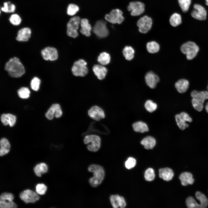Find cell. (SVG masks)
<instances>
[{
	"label": "cell",
	"mask_w": 208,
	"mask_h": 208,
	"mask_svg": "<svg viewBox=\"0 0 208 208\" xmlns=\"http://www.w3.org/2000/svg\"><path fill=\"white\" fill-rule=\"evenodd\" d=\"M5 68L9 75L14 77H20L25 73L23 66L16 57L10 59L6 64Z\"/></svg>",
	"instance_id": "1"
},
{
	"label": "cell",
	"mask_w": 208,
	"mask_h": 208,
	"mask_svg": "<svg viewBox=\"0 0 208 208\" xmlns=\"http://www.w3.org/2000/svg\"><path fill=\"white\" fill-rule=\"evenodd\" d=\"M88 170L94 173V176L90 179L89 182L92 187H96L101 183L104 179L105 172L103 168L100 166L93 164L89 166Z\"/></svg>",
	"instance_id": "2"
},
{
	"label": "cell",
	"mask_w": 208,
	"mask_h": 208,
	"mask_svg": "<svg viewBox=\"0 0 208 208\" xmlns=\"http://www.w3.org/2000/svg\"><path fill=\"white\" fill-rule=\"evenodd\" d=\"M182 52L186 55L188 60H191L194 58L199 50V48L194 42L189 41L183 44L181 47Z\"/></svg>",
	"instance_id": "3"
},
{
	"label": "cell",
	"mask_w": 208,
	"mask_h": 208,
	"mask_svg": "<svg viewBox=\"0 0 208 208\" xmlns=\"http://www.w3.org/2000/svg\"><path fill=\"white\" fill-rule=\"evenodd\" d=\"M83 141L85 144L88 145L87 148L88 150L91 151H97L101 146V139L96 135H87L85 137Z\"/></svg>",
	"instance_id": "4"
},
{
	"label": "cell",
	"mask_w": 208,
	"mask_h": 208,
	"mask_svg": "<svg viewBox=\"0 0 208 208\" xmlns=\"http://www.w3.org/2000/svg\"><path fill=\"white\" fill-rule=\"evenodd\" d=\"M80 21L78 16H75L70 19L67 24V33L69 36L75 38L78 36L77 30Z\"/></svg>",
	"instance_id": "5"
},
{
	"label": "cell",
	"mask_w": 208,
	"mask_h": 208,
	"mask_svg": "<svg viewBox=\"0 0 208 208\" xmlns=\"http://www.w3.org/2000/svg\"><path fill=\"white\" fill-rule=\"evenodd\" d=\"M105 19L107 21L112 24H121L124 21V17L123 12L118 9L112 10L109 14L105 16Z\"/></svg>",
	"instance_id": "6"
},
{
	"label": "cell",
	"mask_w": 208,
	"mask_h": 208,
	"mask_svg": "<svg viewBox=\"0 0 208 208\" xmlns=\"http://www.w3.org/2000/svg\"><path fill=\"white\" fill-rule=\"evenodd\" d=\"M86 65V62L82 59H80L75 62L72 69L73 74L77 76H85L88 72Z\"/></svg>",
	"instance_id": "7"
},
{
	"label": "cell",
	"mask_w": 208,
	"mask_h": 208,
	"mask_svg": "<svg viewBox=\"0 0 208 208\" xmlns=\"http://www.w3.org/2000/svg\"><path fill=\"white\" fill-rule=\"evenodd\" d=\"M152 24V18L146 15L141 17L137 22V25L139 28V31L143 34L148 32L151 29Z\"/></svg>",
	"instance_id": "8"
},
{
	"label": "cell",
	"mask_w": 208,
	"mask_h": 208,
	"mask_svg": "<svg viewBox=\"0 0 208 208\" xmlns=\"http://www.w3.org/2000/svg\"><path fill=\"white\" fill-rule=\"evenodd\" d=\"M127 9L130 12L131 15L133 16H139L145 11L144 4L140 1H135L130 2L127 6Z\"/></svg>",
	"instance_id": "9"
},
{
	"label": "cell",
	"mask_w": 208,
	"mask_h": 208,
	"mask_svg": "<svg viewBox=\"0 0 208 208\" xmlns=\"http://www.w3.org/2000/svg\"><path fill=\"white\" fill-rule=\"evenodd\" d=\"M38 193L30 190H24L20 194L21 199L26 203H34L38 200L40 197Z\"/></svg>",
	"instance_id": "10"
},
{
	"label": "cell",
	"mask_w": 208,
	"mask_h": 208,
	"mask_svg": "<svg viewBox=\"0 0 208 208\" xmlns=\"http://www.w3.org/2000/svg\"><path fill=\"white\" fill-rule=\"evenodd\" d=\"M94 33L100 38H104L107 36L109 31L106 26V23L103 20L97 21L93 28Z\"/></svg>",
	"instance_id": "11"
},
{
	"label": "cell",
	"mask_w": 208,
	"mask_h": 208,
	"mask_svg": "<svg viewBox=\"0 0 208 208\" xmlns=\"http://www.w3.org/2000/svg\"><path fill=\"white\" fill-rule=\"evenodd\" d=\"M194 10L191 13V15L193 18L201 21L206 19L207 11L203 7L196 4L194 5Z\"/></svg>",
	"instance_id": "12"
},
{
	"label": "cell",
	"mask_w": 208,
	"mask_h": 208,
	"mask_svg": "<svg viewBox=\"0 0 208 208\" xmlns=\"http://www.w3.org/2000/svg\"><path fill=\"white\" fill-rule=\"evenodd\" d=\"M88 114L89 116L93 119L99 121L105 116L104 112L103 109L97 106L92 107L88 110Z\"/></svg>",
	"instance_id": "13"
},
{
	"label": "cell",
	"mask_w": 208,
	"mask_h": 208,
	"mask_svg": "<svg viewBox=\"0 0 208 208\" xmlns=\"http://www.w3.org/2000/svg\"><path fill=\"white\" fill-rule=\"evenodd\" d=\"M42 56L45 60L54 61L58 58V53L56 49L53 47H48L41 51Z\"/></svg>",
	"instance_id": "14"
},
{
	"label": "cell",
	"mask_w": 208,
	"mask_h": 208,
	"mask_svg": "<svg viewBox=\"0 0 208 208\" xmlns=\"http://www.w3.org/2000/svg\"><path fill=\"white\" fill-rule=\"evenodd\" d=\"M62 112L60 105L58 104H53L46 114V116L48 119L51 120L55 116L56 118L60 117Z\"/></svg>",
	"instance_id": "15"
},
{
	"label": "cell",
	"mask_w": 208,
	"mask_h": 208,
	"mask_svg": "<svg viewBox=\"0 0 208 208\" xmlns=\"http://www.w3.org/2000/svg\"><path fill=\"white\" fill-rule=\"evenodd\" d=\"M145 79L147 85L152 89L155 88L159 80L158 76L152 71H149L146 73Z\"/></svg>",
	"instance_id": "16"
},
{
	"label": "cell",
	"mask_w": 208,
	"mask_h": 208,
	"mask_svg": "<svg viewBox=\"0 0 208 208\" xmlns=\"http://www.w3.org/2000/svg\"><path fill=\"white\" fill-rule=\"evenodd\" d=\"M110 200L112 207L114 208L119 207L124 208L126 205L124 198L118 195H112L110 197Z\"/></svg>",
	"instance_id": "17"
},
{
	"label": "cell",
	"mask_w": 208,
	"mask_h": 208,
	"mask_svg": "<svg viewBox=\"0 0 208 208\" xmlns=\"http://www.w3.org/2000/svg\"><path fill=\"white\" fill-rule=\"evenodd\" d=\"M31 31L28 27L23 28L18 31L16 38L17 40L19 41H26L30 37Z\"/></svg>",
	"instance_id": "18"
},
{
	"label": "cell",
	"mask_w": 208,
	"mask_h": 208,
	"mask_svg": "<svg viewBox=\"0 0 208 208\" xmlns=\"http://www.w3.org/2000/svg\"><path fill=\"white\" fill-rule=\"evenodd\" d=\"M159 176L164 180L168 181L173 178L174 174L173 170L168 168H162L159 171Z\"/></svg>",
	"instance_id": "19"
},
{
	"label": "cell",
	"mask_w": 208,
	"mask_h": 208,
	"mask_svg": "<svg viewBox=\"0 0 208 208\" xmlns=\"http://www.w3.org/2000/svg\"><path fill=\"white\" fill-rule=\"evenodd\" d=\"M80 25L81 27L80 32L86 36H89L91 34L92 27L88 20L86 18L81 19V20Z\"/></svg>",
	"instance_id": "20"
},
{
	"label": "cell",
	"mask_w": 208,
	"mask_h": 208,
	"mask_svg": "<svg viewBox=\"0 0 208 208\" xmlns=\"http://www.w3.org/2000/svg\"><path fill=\"white\" fill-rule=\"evenodd\" d=\"M191 95L192 98L203 104L205 100L208 99V92L206 91L199 92L194 90L191 92Z\"/></svg>",
	"instance_id": "21"
},
{
	"label": "cell",
	"mask_w": 208,
	"mask_h": 208,
	"mask_svg": "<svg viewBox=\"0 0 208 208\" xmlns=\"http://www.w3.org/2000/svg\"><path fill=\"white\" fill-rule=\"evenodd\" d=\"M93 70L98 79L102 80L105 77L107 72V69L100 65H95L93 68Z\"/></svg>",
	"instance_id": "22"
},
{
	"label": "cell",
	"mask_w": 208,
	"mask_h": 208,
	"mask_svg": "<svg viewBox=\"0 0 208 208\" xmlns=\"http://www.w3.org/2000/svg\"><path fill=\"white\" fill-rule=\"evenodd\" d=\"M179 179L181 180V184L183 186L192 184L194 181L192 174L187 172L182 173L179 176Z\"/></svg>",
	"instance_id": "23"
},
{
	"label": "cell",
	"mask_w": 208,
	"mask_h": 208,
	"mask_svg": "<svg viewBox=\"0 0 208 208\" xmlns=\"http://www.w3.org/2000/svg\"><path fill=\"white\" fill-rule=\"evenodd\" d=\"M189 83L188 81L184 79L179 80L176 82L175 86L177 91L180 93L186 92L189 88Z\"/></svg>",
	"instance_id": "24"
},
{
	"label": "cell",
	"mask_w": 208,
	"mask_h": 208,
	"mask_svg": "<svg viewBox=\"0 0 208 208\" xmlns=\"http://www.w3.org/2000/svg\"><path fill=\"white\" fill-rule=\"evenodd\" d=\"M16 120L15 116L10 114H3L1 116V121L5 125H9L12 127L14 125Z\"/></svg>",
	"instance_id": "25"
},
{
	"label": "cell",
	"mask_w": 208,
	"mask_h": 208,
	"mask_svg": "<svg viewBox=\"0 0 208 208\" xmlns=\"http://www.w3.org/2000/svg\"><path fill=\"white\" fill-rule=\"evenodd\" d=\"M141 144L146 149H152L155 146L156 141L155 138L152 136H148L142 140Z\"/></svg>",
	"instance_id": "26"
},
{
	"label": "cell",
	"mask_w": 208,
	"mask_h": 208,
	"mask_svg": "<svg viewBox=\"0 0 208 208\" xmlns=\"http://www.w3.org/2000/svg\"><path fill=\"white\" fill-rule=\"evenodd\" d=\"M134 131L136 132L144 133L148 131L147 124L142 121H138L134 123L132 125Z\"/></svg>",
	"instance_id": "27"
},
{
	"label": "cell",
	"mask_w": 208,
	"mask_h": 208,
	"mask_svg": "<svg viewBox=\"0 0 208 208\" xmlns=\"http://www.w3.org/2000/svg\"><path fill=\"white\" fill-rule=\"evenodd\" d=\"M0 155L2 156L9 153L10 145L9 141L5 138H2L0 141Z\"/></svg>",
	"instance_id": "28"
},
{
	"label": "cell",
	"mask_w": 208,
	"mask_h": 208,
	"mask_svg": "<svg viewBox=\"0 0 208 208\" xmlns=\"http://www.w3.org/2000/svg\"><path fill=\"white\" fill-rule=\"evenodd\" d=\"M34 170L37 176L40 177L42 174L47 172L48 170V167L46 164L42 163L37 164L34 167Z\"/></svg>",
	"instance_id": "29"
},
{
	"label": "cell",
	"mask_w": 208,
	"mask_h": 208,
	"mask_svg": "<svg viewBox=\"0 0 208 208\" xmlns=\"http://www.w3.org/2000/svg\"><path fill=\"white\" fill-rule=\"evenodd\" d=\"M122 53L124 57L127 60H131L134 57L135 50L131 46H125L123 50Z\"/></svg>",
	"instance_id": "30"
},
{
	"label": "cell",
	"mask_w": 208,
	"mask_h": 208,
	"mask_svg": "<svg viewBox=\"0 0 208 208\" xmlns=\"http://www.w3.org/2000/svg\"><path fill=\"white\" fill-rule=\"evenodd\" d=\"M148 51L151 53H157L159 50L160 46L159 44L155 41L148 42L146 45Z\"/></svg>",
	"instance_id": "31"
},
{
	"label": "cell",
	"mask_w": 208,
	"mask_h": 208,
	"mask_svg": "<svg viewBox=\"0 0 208 208\" xmlns=\"http://www.w3.org/2000/svg\"><path fill=\"white\" fill-rule=\"evenodd\" d=\"M169 22L170 24L173 27H176L178 26L182 23L181 15L176 13L173 14L170 17Z\"/></svg>",
	"instance_id": "32"
},
{
	"label": "cell",
	"mask_w": 208,
	"mask_h": 208,
	"mask_svg": "<svg viewBox=\"0 0 208 208\" xmlns=\"http://www.w3.org/2000/svg\"><path fill=\"white\" fill-rule=\"evenodd\" d=\"M196 198L200 202L199 208H205L207 207L208 204V200L206 196L202 193L200 192H197L196 193Z\"/></svg>",
	"instance_id": "33"
},
{
	"label": "cell",
	"mask_w": 208,
	"mask_h": 208,
	"mask_svg": "<svg viewBox=\"0 0 208 208\" xmlns=\"http://www.w3.org/2000/svg\"><path fill=\"white\" fill-rule=\"evenodd\" d=\"M110 60V56L109 54L105 52L101 53L98 57V61L102 65L108 64Z\"/></svg>",
	"instance_id": "34"
},
{
	"label": "cell",
	"mask_w": 208,
	"mask_h": 208,
	"mask_svg": "<svg viewBox=\"0 0 208 208\" xmlns=\"http://www.w3.org/2000/svg\"><path fill=\"white\" fill-rule=\"evenodd\" d=\"M175 118L177 125L181 129L184 130L189 127V124L186 123V122L181 117L179 114H177Z\"/></svg>",
	"instance_id": "35"
},
{
	"label": "cell",
	"mask_w": 208,
	"mask_h": 208,
	"mask_svg": "<svg viewBox=\"0 0 208 208\" xmlns=\"http://www.w3.org/2000/svg\"><path fill=\"white\" fill-rule=\"evenodd\" d=\"M144 106L146 110L150 113L155 111L157 107V104L151 100H147L146 101Z\"/></svg>",
	"instance_id": "36"
},
{
	"label": "cell",
	"mask_w": 208,
	"mask_h": 208,
	"mask_svg": "<svg viewBox=\"0 0 208 208\" xmlns=\"http://www.w3.org/2000/svg\"><path fill=\"white\" fill-rule=\"evenodd\" d=\"M3 6L1 8V10L3 12L6 13L13 12L15 10V6L10 2L4 3Z\"/></svg>",
	"instance_id": "37"
},
{
	"label": "cell",
	"mask_w": 208,
	"mask_h": 208,
	"mask_svg": "<svg viewBox=\"0 0 208 208\" xmlns=\"http://www.w3.org/2000/svg\"><path fill=\"white\" fill-rule=\"evenodd\" d=\"M155 177L154 171L153 168H149L145 171L144 177L146 181H152L154 179Z\"/></svg>",
	"instance_id": "38"
},
{
	"label": "cell",
	"mask_w": 208,
	"mask_h": 208,
	"mask_svg": "<svg viewBox=\"0 0 208 208\" xmlns=\"http://www.w3.org/2000/svg\"><path fill=\"white\" fill-rule=\"evenodd\" d=\"M178 1L182 11L184 12H187L191 4V0H178Z\"/></svg>",
	"instance_id": "39"
},
{
	"label": "cell",
	"mask_w": 208,
	"mask_h": 208,
	"mask_svg": "<svg viewBox=\"0 0 208 208\" xmlns=\"http://www.w3.org/2000/svg\"><path fill=\"white\" fill-rule=\"evenodd\" d=\"M19 96L22 99H27L29 96L30 92L29 89L26 87H22L18 91Z\"/></svg>",
	"instance_id": "40"
},
{
	"label": "cell",
	"mask_w": 208,
	"mask_h": 208,
	"mask_svg": "<svg viewBox=\"0 0 208 208\" xmlns=\"http://www.w3.org/2000/svg\"><path fill=\"white\" fill-rule=\"evenodd\" d=\"M186 203L187 207L189 208H199V204H198L192 197H189L186 200Z\"/></svg>",
	"instance_id": "41"
},
{
	"label": "cell",
	"mask_w": 208,
	"mask_h": 208,
	"mask_svg": "<svg viewBox=\"0 0 208 208\" xmlns=\"http://www.w3.org/2000/svg\"><path fill=\"white\" fill-rule=\"evenodd\" d=\"M16 204L13 201L0 200V208H16Z\"/></svg>",
	"instance_id": "42"
},
{
	"label": "cell",
	"mask_w": 208,
	"mask_h": 208,
	"mask_svg": "<svg viewBox=\"0 0 208 208\" xmlns=\"http://www.w3.org/2000/svg\"><path fill=\"white\" fill-rule=\"evenodd\" d=\"M79 7L77 5L71 4L69 5L67 9V13L70 16L75 15L79 10Z\"/></svg>",
	"instance_id": "43"
},
{
	"label": "cell",
	"mask_w": 208,
	"mask_h": 208,
	"mask_svg": "<svg viewBox=\"0 0 208 208\" xmlns=\"http://www.w3.org/2000/svg\"><path fill=\"white\" fill-rule=\"evenodd\" d=\"M47 189V186L43 183L38 184L36 187V190L37 193L41 195L44 194Z\"/></svg>",
	"instance_id": "44"
},
{
	"label": "cell",
	"mask_w": 208,
	"mask_h": 208,
	"mask_svg": "<svg viewBox=\"0 0 208 208\" xmlns=\"http://www.w3.org/2000/svg\"><path fill=\"white\" fill-rule=\"evenodd\" d=\"M9 21L11 24L14 25H19L21 21V18L17 14L12 15L9 18Z\"/></svg>",
	"instance_id": "45"
},
{
	"label": "cell",
	"mask_w": 208,
	"mask_h": 208,
	"mask_svg": "<svg viewBox=\"0 0 208 208\" xmlns=\"http://www.w3.org/2000/svg\"><path fill=\"white\" fill-rule=\"evenodd\" d=\"M40 81L36 77H34L31 80V88L34 90L38 91L39 88Z\"/></svg>",
	"instance_id": "46"
},
{
	"label": "cell",
	"mask_w": 208,
	"mask_h": 208,
	"mask_svg": "<svg viewBox=\"0 0 208 208\" xmlns=\"http://www.w3.org/2000/svg\"><path fill=\"white\" fill-rule=\"evenodd\" d=\"M14 197V195L11 193L4 192L0 196V200L13 201Z\"/></svg>",
	"instance_id": "47"
},
{
	"label": "cell",
	"mask_w": 208,
	"mask_h": 208,
	"mask_svg": "<svg viewBox=\"0 0 208 208\" xmlns=\"http://www.w3.org/2000/svg\"><path fill=\"white\" fill-rule=\"evenodd\" d=\"M136 162V160L135 158L129 157L125 163V167L127 169H131L135 166Z\"/></svg>",
	"instance_id": "48"
},
{
	"label": "cell",
	"mask_w": 208,
	"mask_h": 208,
	"mask_svg": "<svg viewBox=\"0 0 208 208\" xmlns=\"http://www.w3.org/2000/svg\"><path fill=\"white\" fill-rule=\"evenodd\" d=\"M192 105L194 108L198 111H201L203 108V103H202L194 98H192Z\"/></svg>",
	"instance_id": "49"
},
{
	"label": "cell",
	"mask_w": 208,
	"mask_h": 208,
	"mask_svg": "<svg viewBox=\"0 0 208 208\" xmlns=\"http://www.w3.org/2000/svg\"><path fill=\"white\" fill-rule=\"evenodd\" d=\"M181 117L186 122H191L192 121V118L188 114L185 112H182L180 114Z\"/></svg>",
	"instance_id": "50"
},
{
	"label": "cell",
	"mask_w": 208,
	"mask_h": 208,
	"mask_svg": "<svg viewBox=\"0 0 208 208\" xmlns=\"http://www.w3.org/2000/svg\"><path fill=\"white\" fill-rule=\"evenodd\" d=\"M205 109L206 112L208 113V102L205 105Z\"/></svg>",
	"instance_id": "51"
},
{
	"label": "cell",
	"mask_w": 208,
	"mask_h": 208,
	"mask_svg": "<svg viewBox=\"0 0 208 208\" xmlns=\"http://www.w3.org/2000/svg\"><path fill=\"white\" fill-rule=\"evenodd\" d=\"M205 1L206 5L208 6V0H205Z\"/></svg>",
	"instance_id": "52"
},
{
	"label": "cell",
	"mask_w": 208,
	"mask_h": 208,
	"mask_svg": "<svg viewBox=\"0 0 208 208\" xmlns=\"http://www.w3.org/2000/svg\"><path fill=\"white\" fill-rule=\"evenodd\" d=\"M207 88H208V86Z\"/></svg>",
	"instance_id": "53"
}]
</instances>
